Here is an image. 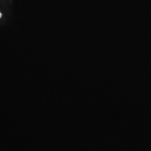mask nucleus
Here are the masks:
<instances>
[{"label": "nucleus", "mask_w": 151, "mask_h": 151, "mask_svg": "<svg viewBox=\"0 0 151 151\" xmlns=\"http://www.w3.org/2000/svg\"><path fill=\"white\" fill-rule=\"evenodd\" d=\"M2 17V14H1V13L0 12V18Z\"/></svg>", "instance_id": "f257e3e1"}]
</instances>
